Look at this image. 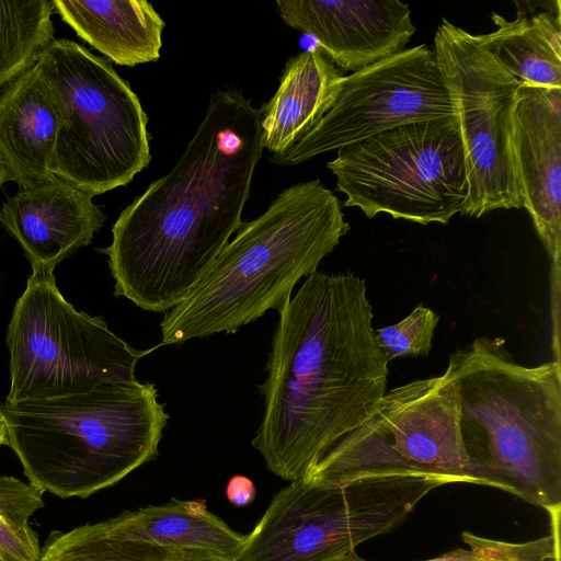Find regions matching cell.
Instances as JSON below:
<instances>
[{
    "instance_id": "obj_1",
    "label": "cell",
    "mask_w": 561,
    "mask_h": 561,
    "mask_svg": "<svg viewBox=\"0 0 561 561\" xmlns=\"http://www.w3.org/2000/svg\"><path fill=\"white\" fill-rule=\"evenodd\" d=\"M263 149L260 110L238 90L215 92L180 160L122 210L99 250L114 295L158 313L178 306L242 224Z\"/></svg>"
},
{
    "instance_id": "obj_2",
    "label": "cell",
    "mask_w": 561,
    "mask_h": 561,
    "mask_svg": "<svg viewBox=\"0 0 561 561\" xmlns=\"http://www.w3.org/2000/svg\"><path fill=\"white\" fill-rule=\"evenodd\" d=\"M278 313L251 444L271 472L291 482L374 414L389 363L358 276L317 271Z\"/></svg>"
},
{
    "instance_id": "obj_3",
    "label": "cell",
    "mask_w": 561,
    "mask_h": 561,
    "mask_svg": "<svg viewBox=\"0 0 561 561\" xmlns=\"http://www.w3.org/2000/svg\"><path fill=\"white\" fill-rule=\"evenodd\" d=\"M444 375L460 404V433L477 485L546 511L561 507V364L515 362L502 337L453 353Z\"/></svg>"
},
{
    "instance_id": "obj_4",
    "label": "cell",
    "mask_w": 561,
    "mask_h": 561,
    "mask_svg": "<svg viewBox=\"0 0 561 561\" xmlns=\"http://www.w3.org/2000/svg\"><path fill=\"white\" fill-rule=\"evenodd\" d=\"M350 230L339 198L320 180L297 183L242 222L205 276L161 321L160 345L234 333L289 302Z\"/></svg>"
},
{
    "instance_id": "obj_5",
    "label": "cell",
    "mask_w": 561,
    "mask_h": 561,
    "mask_svg": "<svg viewBox=\"0 0 561 561\" xmlns=\"http://www.w3.org/2000/svg\"><path fill=\"white\" fill-rule=\"evenodd\" d=\"M0 415L28 482L61 499H87L154 460L169 420L154 383L138 380L4 401Z\"/></svg>"
},
{
    "instance_id": "obj_6",
    "label": "cell",
    "mask_w": 561,
    "mask_h": 561,
    "mask_svg": "<svg viewBox=\"0 0 561 561\" xmlns=\"http://www.w3.org/2000/svg\"><path fill=\"white\" fill-rule=\"evenodd\" d=\"M36 64L58 117L51 173L90 195L127 185L149 164L148 117L111 61L53 39Z\"/></svg>"
},
{
    "instance_id": "obj_7",
    "label": "cell",
    "mask_w": 561,
    "mask_h": 561,
    "mask_svg": "<svg viewBox=\"0 0 561 561\" xmlns=\"http://www.w3.org/2000/svg\"><path fill=\"white\" fill-rule=\"evenodd\" d=\"M434 474H373L291 481L245 535L238 561H343L364 541L400 526L434 489Z\"/></svg>"
},
{
    "instance_id": "obj_8",
    "label": "cell",
    "mask_w": 561,
    "mask_h": 561,
    "mask_svg": "<svg viewBox=\"0 0 561 561\" xmlns=\"http://www.w3.org/2000/svg\"><path fill=\"white\" fill-rule=\"evenodd\" d=\"M345 207L420 225L463 215L468 180L456 117L401 125L337 150L327 163Z\"/></svg>"
},
{
    "instance_id": "obj_9",
    "label": "cell",
    "mask_w": 561,
    "mask_h": 561,
    "mask_svg": "<svg viewBox=\"0 0 561 561\" xmlns=\"http://www.w3.org/2000/svg\"><path fill=\"white\" fill-rule=\"evenodd\" d=\"M5 343L10 389L5 401L46 399L135 381L140 351L113 333L105 320L78 311L54 274H33L13 308Z\"/></svg>"
},
{
    "instance_id": "obj_10",
    "label": "cell",
    "mask_w": 561,
    "mask_h": 561,
    "mask_svg": "<svg viewBox=\"0 0 561 561\" xmlns=\"http://www.w3.org/2000/svg\"><path fill=\"white\" fill-rule=\"evenodd\" d=\"M409 473L477 484L461 438L458 392L445 375L386 392L374 414L332 446L302 478L330 482Z\"/></svg>"
},
{
    "instance_id": "obj_11",
    "label": "cell",
    "mask_w": 561,
    "mask_h": 561,
    "mask_svg": "<svg viewBox=\"0 0 561 561\" xmlns=\"http://www.w3.org/2000/svg\"><path fill=\"white\" fill-rule=\"evenodd\" d=\"M434 54L463 148L468 201L463 215L522 208L513 152V114L520 82L472 35L445 18Z\"/></svg>"
},
{
    "instance_id": "obj_12",
    "label": "cell",
    "mask_w": 561,
    "mask_h": 561,
    "mask_svg": "<svg viewBox=\"0 0 561 561\" xmlns=\"http://www.w3.org/2000/svg\"><path fill=\"white\" fill-rule=\"evenodd\" d=\"M454 116L434 50L421 44L343 76L322 119L271 161L298 164L401 125Z\"/></svg>"
},
{
    "instance_id": "obj_13",
    "label": "cell",
    "mask_w": 561,
    "mask_h": 561,
    "mask_svg": "<svg viewBox=\"0 0 561 561\" xmlns=\"http://www.w3.org/2000/svg\"><path fill=\"white\" fill-rule=\"evenodd\" d=\"M513 152L523 207L550 260L552 331L560 330L561 89L520 85Z\"/></svg>"
},
{
    "instance_id": "obj_14",
    "label": "cell",
    "mask_w": 561,
    "mask_h": 561,
    "mask_svg": "<svg viewBox=\"0 0 561 561\" xmlns=\"http://www.w3.org/2000/svg\"><path fill=\"white\" fill-rule=\"evenodd\" d=\"M290 27L312 36L343 72H355L405 49L415 34L409 4L399 0H277Z\"/></svg>"
},
{
    "instance_id": "obj_15",
    "label": "cell",
    "mask_w": 561,
    "mask_h": 561,
    "mask_svg": "<svg viewBox=\"0 0 561 561\" xmlns=\"http://www.w3.org/2000/svg\"><path fill=\"white\" fill-rule=\"evenodd\" d=\"M92 197L56 176L20 188L2 204L0 222L23 249L33 274H53L60 262L92 242L106 219Z\"/></svg>"
},
{
    "instance_id": "obj_16",
    "label": "cell",
    "mask_w": 561,
    "mask_h": 561,
    "mask_svg": "<svg viewBox=\"0 0 561 561\" xmlns=\"http://www.w3.org/2000/svg\"><path fill=\"white\" fill-rule=\"evenodd\" d=\"M58 117L35 62L0 93V160L20 188L48 182Z\"/></svg>"
},
{
    "instance_id": "obj_17",
    "label": "cell",
    "mask_w": 561,
    "mask_h": 561,
    "mask_svg": "<svg viewBox=\"0 0 561 561\" xmlns=\"http://www.w3.org/2000/svg\"><path fill=\"white\" fill-rule=\"evenodd\" d=\"M342 78L319 46L290 57L260 110L263 148L278 154L310 131L331 108Z\"/></svg>"
},
{
    "instance_id": "obj_18",
    "label": "cell",
    "mask_w": 561,
    "mask_h": 561,
    "mask_svg": "<svg viewBox=\"0 0 561 561\" xmlns=\"http://www.w3.org/2000/svg\"><path fill=\"white\" fill-rule=\"evenodd\" d=\"M79 37L122 66L156 61L164 22L146 0H53Z\"/></svg>"
},
{
    "instance_id": "obj_19",
    "label": "cell",
    "mask_w": 561,
    "mask_h": 561,
    "mask_svg": "<svg viewBox=\"0 0 561 561\" xmlns=\"http://www.w3.org/2000/svg\"><path fill=\"white\" fill-rule=\"evenodd\" d=\"M110 535L168 548H198L238 558L245 535L208 511L204 500L171 499L99 522Z\"/></svg>"
},
{
    "instance_id": "obj_20",
    "label": "cell",
    "mask_w": 561,
    "mask_h": 561,
    "mask_svg": "<svg viewBox=\"0 0 561 561\" xmlns=\"http://www.w3.org/2000/svg\"><path fill=\"white\" fill-rule=\"evenodd\" d=\"M497 28L478 35L480 45L520 85L561 89L560 5L508 21L492 13Z\"/></svg>"
},
{
    "instance_id": "obj_21",
    "label": "cell",
    "mask_w": 561,
    "mask_h": 561,
    "mask_svg": "<svg viewBox=\"0 0 561 561\" xmlns=\"http://www.w3.org/2000/svg\"><path fill=\"white\" fill-rule=\"evenodd\" d=\"M49 0H0V89L33 66L54 39Z\"/></svg>"
},
{
    "instance_id": "obj_22",
    "label": "cell",
    "mask_w": 561,
    "mask_h": 561,
    "mask_svg": "<svg viewBox=\"0 0 561 561\" xmlns=\"http://www.w3.org/2000/svg\"><path fill=\"white\" fill-rule=\"evenodd\" d=\"M39 561H165L161 546L116 538L99 523L53 531Z\"/></svg>"
},
{
    "instance_id": "obj_23",
    "label": "cell",
    "mask_w": 561,
    "mask_h": 561,
    "mask_svg": "<svg viewBox=\"0 0 561 561\" xmlns=\"http://www.w3.org/2000/svg\"><path fill=\"white\" fill-rule=\"evenodd\" d=\"M44 491L11 476H0V554L11 561H39L37 534L30 517L45 503Z\"/></svg>"
},
{
    "instance_id": "obj_24",
    "label": "cell",
    "mask_w": 561,
    "mask_h": 561,
    "mask_svg": "<svg viewBox=\"0 0 561 561\" xmlns=\"http://www.w3.org/2000/svg\"><path fill=\"white\" fill-rule=\"evenodd\" d=\"M550 516V533L547 536L524 542H510L479 537L468 530L461 539L470 548H458L436 558L422 561H560L561 507L547 511ZM343 561H368L355 551Z\"/></svg>"
},
{
    "instance_id": "obj_25",
    "label": "cell",
    "mask_w": 561,
    "mask_h": 561,
    "mask_svg": "<svg viewBox=\"0 0 561 561\" xmlns=\"http://www.w3.org/2000/svg\"><path fill=\"white\" fill-rule=\"evenodd\" d=\"M438 321L435 311L419 305L401 321L375 329V339L388 363L399 357L427 356Z\"/></svg>"
},
{
    "instance_id": "obj_26",
    "label": "cell",
    "mask_w": 561,
    "mask_h": 561,
    "mask_svg": "<svg viewBox=\"0 0 561 561\" xmlns=\"http://www.w3.org/2000/svg\"><path fill=\"white\" fill-rule=\"evenodd\" d=\"M162 548L165 561H238L236 558L206 549Z\"/></svg>"
},
{
    "instance_id": "obj_27",
    "label": "cell",
    "mask_w": 561,
    "mask_h": 561,
    "mask_svg": "<svg viewBox=\"0 0 561 561\" xmlns=\"http://www.w3.org/2000/svg\"><path fill=\"white\" fill-rule=\"evenodd\" d=\"M226 494L231 504L240 507L253 502L256 490L249 478L238 474L229 480Z\"/></svg>"
},
{
    "instance_id": "obj_28",
    "label": "cell",
    "mask_w": 561,
    "mask_h": 561,
    "mask_svg": "<svg viewBox=\"0 0 561 561\" xmlns=\"http://www.w3.org/2000/svg\"><path fill=\"white\" fill-rule=\"evenodd\" d=\"M3 445L8 446V428L5 421L0 415V447Z\"/></svg>"
},
{
    "instance_id": "obj_29",
    "label": "cell",
    "mask_w": 561,
    "mask_h": 561,
    "mask_svg": "<svg viewBox=\"0 0 561 561\" xmlns=\"http://www.w3.org/2000/svg\"><path fill=\"white\" fill-rule=\"evenodd\" d=\"M9 181L8 172L0 160V187Z\"/></svg>"
},
{
    "instance_id": "obj_30",
    "label": "cell",
    "mask_w": 561,
    "mask_h": 561,
    "mask_svg": "<svg viewBox=\"0 0 561 561\" xmlns=\"http://www.w3.org/2000/svg\"><path fill=\"white\" fill-rule=\"evenodd\" d=\"M0 560L1 561H11V560H7L5 558H3L2 556H0Z\"/></svg>"
},
{
    "instance_id": "obj_31",
    "label": "cell",
    "mask_w": 561,
    "mask_h": 561,
    "mask_svg": "<svg viewBox=\"0 0 561 561\" xmlns=\"http://www.w3.org/2000/svg\"><path fill=\"white\" fill-rule=\"evenodd\" d=\"M1 561V560H0Z\"/></svg>"
}]
</instances>
